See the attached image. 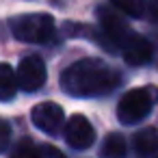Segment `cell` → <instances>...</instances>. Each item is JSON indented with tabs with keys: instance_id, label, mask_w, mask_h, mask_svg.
<instances>
[{
	"instance_id": "cell-11",
	"label": "cell",
	"mask_w": 158,
	"mask_h": 158,
	"mask_svg": "<svg viewBox=\"0 0 158 158\" xmlns=\"http://www.w3.org/2000/svg\"><path fill=\"white\" fill-rule=\"evenodd\" d=\"M110 5L117 7L128 18H143L147 9V0H110Z\"/></svg>"
},
{
	"instance_id": "cell-12",
	"label": "cell",
	"mask_w": 158,
	"mask_h": 158,
	"mask_svg": "<svg viewBox=\"0 0 158 158\" xmlns=\"http://www.w3.org/2000/svg\"><path fill=\"white\" fill-rule=\"evenodd\" d=\"M37 149H39V147H37L31 139H22V141L15 145L11 158H37Z\"/></svg>"
},
{
	"instance_id": "cell-6",
	"label": "cell",
	"mask_w": 158,
	"mask_h": 158,
	"mask_svg": "<svg viewBox=\"0 0 158 158\" xmlns=\"http://www.w3.org/2000/svg\"><path fill=\"white\" fill-rule=\"evenodd\" d=\"M31 119H33V123L41 132H46L50 136L59 134L61 128L65 126V113H63V108L56 102H41V104H37L33 108V113H31Z\"/></svg>"
},
{
	"instance_id": "cell-5",
	"label": "cell",
	"mask_w": 158,
	"mask_h": 158,
	"mask_svg": "<svg viewBox=\"0 0 158 158\" xmlns=\"http://www.w3.org/2000/svg\"><path fill=\"white\" fill-rule=\"evenodd\" d=\"M15 76H18V87H22L24 91H37V89H41L44 82H46V76H48L44 59L37 56V54L24 56L20 61V65H18Z\"/></svg>"
},
{
	"instance_id": "cell-15",
	"label": "cell",
	"mask_w": 158,
	"mask_h": 158,
	"mask_svg": "<svg viewBox=\"0 0 158 158\" xmlns=\"http://www.w3.org/2000/svg\"><path fill=\"white\" fill-rule=\"evenodd\" d=\"M147 15H149V20H154V22H158V0H147Z\"/></svg>"
},
{
	"instance_id": "cell-8",
	"label": "cell",
	"mask_w": 158,
	"mask_h": 158,
	"mask_svg": "<svg viewBox=\"0 0 158 158\" xmlns=\"http://www.w3.org/2000/svg\"><path fill=\"white\" fill-rule=\"evenodd\" d=\"M132 147L139 156H152L158 152V132L154 128H143L132 136Z\"/></svg>"
},
{
	"instance_id": "cell-9",
	"label": "cell",
	"mask_w": 158,
	"mask_h": 158,
	"mask_svg": "<svg viewBox=\"0 0 158 158\" xmlns=\"http://www.w3.org/2000/svg\"><path fill=\"white\" fill-rule=\"evenodd\" d=\"M126 156H128V141L119 132H110L100 147V158H126Z\"/></svg>"
},
{
	"instance_id": "cell-3",
	"label": "cell",
	"mask_w": 158,
	"mask_h": 158,
	"mask_svg": "<svg viewBox=\"0 0 158 158\" xmlns=\"http://www.w3.org/2000/svg\"><path fill=\"white\" fill-rule=\"evenodd\" d=\"M156 102H158V87L149 85V87L130 89L128 93H123V98L117 104V119L123 126H134L152 113Z\"/></svg>"
},
{
	"instance_id": "cell-4",
	"label": "cell",
	"mask_w": 158,
	"mask_h": 158,
	"mask_svg": "<svg viewBox=\"0 0 158 158\" xmlns=\"http://www.w3.org/2000/svg\"><path fill=\"white\" fill-rule=\"evenodd\" d=\"M11 33L24 44H48L56 33V24L48 13H26L11 20Z\"/></svg>"
},
{
	"instance_id": "cell-10",
	"label": "cell",
	"mask_w": 158,
	"mask_h": 158,
	"mask_svg": "<svg viewBox=\"0 0 158 158\" xmlns=\"http://www.w3.org/2000/svg\"><path fill=\"white\" fill-rule=\"evenodd\" d=\"M18 91V76L9 63H0V102H11Z\"/></svg>"
},
{
	"instance_id": "cell-1",
	"label": "cell",
	"mask_w": 158,
	"mask_h": 158,
	"mask_svg": "<svg viewBox=\"0 0 158 158\" xmlns=\"http://www.w3.org/2000/svg\"><path fill=\"white\" fill-rule=\"evenodd\" d=\"M119 72L100 59H82L61 74V87L72 98H100L117 89Z\"/></svg>"
},
{
	"instance_id": "cell-14",
	"label": "cell",
	"mask_w": 158,
	"mask_h": 158,
	"mask_svg": "<svg viewBox=\"0 0 158 158\" xmlns=\"http://www.w3.org/2000/svg\"><path fill=\"white\" fill-rule=\"evenodd\" d=\"M37 158H65V156H63L56 147H52V145H39Z\"/></svg>"
},
{
	"instance_id": "cell-7",
	"label": "cell",
	"mask_w": 158,
	"mask_h": 158,
	"mask_svg": "<svg viewBox=\"0 0 158 158\" xmlns=\"http://www.w3.org/2000/svg\"><path fill=\"white\" fill-rule=\"evenodd\" d=\"M65 141L74 149H87L95 141V130L85 115H74L65 123Z\"/></svg>"
},
{
	"instance_id": "cell-13",
	"label": "cell",
	"mask_w": 158,
	"mask_h": 158,
	"mask_svg": "<svg viewBox=\"0 0 158 158\" xmlns=\"http://www.w3.org/2000/svg\"><path fill=\"white\" fill-rule=\"evenodd\" d=\"M11 143V126L7 119L0 117V152H5Z\"/></svg>"
},
{
	"instance_id": "cell-2",
	"label": "cell",
	"mask_w": 158,
	"mask_h": 158,
	"mask_svg": "<svg viewBox=\"0 0 158 158\" xmlns=\"http://www.w3.org/2000/svg\"><path fill=\"white\" fill-rule=\"evenodd\" d=\"M98 18L104 28V35L113 41V48L121 50L128 65H145L152 59L149 41L139 33H134L130 26H126L117 13H113L110 9H100Z\"/></svg>"
}]
</instances>
